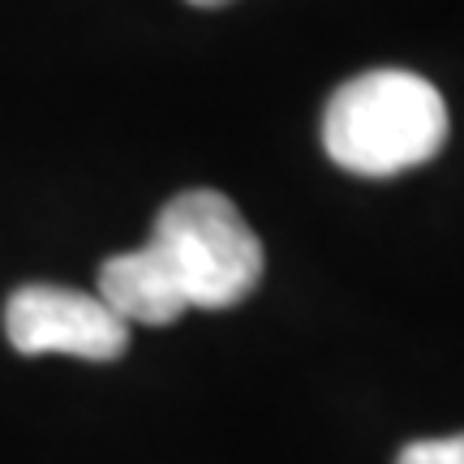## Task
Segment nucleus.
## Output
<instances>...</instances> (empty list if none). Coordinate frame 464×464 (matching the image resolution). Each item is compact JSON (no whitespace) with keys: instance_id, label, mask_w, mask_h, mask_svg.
Segmentation results:
<instances>
[{"instance_id":"obj_4","label":"nucleus","mask_w":464,"mask_h":464,"mask_svg":"<svg viewBox=\"0 0 464 464\" xmlns=\"http://www.w3.org/2000/svg\"><path fill=\"white\" fill-rule=\"evenodd\" d=\"M95 297L121 323H147V327H168L189 310L177 276L168 271V263L150 241L142 249H130V254H112L100 266V293Z\"/></svg>"},{"instance_id":"obj_5","label":"nucleus","mask_w":464,"mask_h":464,"mask_svg":"<svg viewBox=\"0 0 464 464\" xmlns=\"http://www.w3.org/2000/svg\"><path fill=\"white\" fill-rule=\"evenodd\" d=\"M396 464H464V434L448 439H417L409 448H400Z\"/></svg>"},{"instance_id":"obj_2","label":"nucleus","mask_w":464,"mask_h":464,"mask_svg":"<svg viewBox=\"0 0 464 464\" xmlns=\"http://www.w3.org/2000/svg\"><path fill=\"white\" fill-rule=\"evenodd\" d=\"M150 246L177 276L189 310H228L263 280V241L219 189H185L155 216Z\"/></svg>"},{"instance_id":"obj_3","label":"nucleus","mask_w":464,"mask_h":464,"mask_svg":"<svg viewBox=\"0 0 464 464\" xmlns=\"http://www.w3.org/2000/svg\"><path fill=\"white\" fill-rule=\"evenodd\" d=\"M5 335L22 357H82L116 362L130 348V323L103 305L95 293L61 288V284H22L5 301Z\"/></svg>"},{"instance_id":"obj_6","label":"nucleus","mask_w":464,"mask_h":464,"mask_svg":"<svg viewBox=\"0 0 464 464\" xmlns=\"http://www.w3.org/2000/svg\"><path fill=\"white\" fill-rule=\"evenodd\" d=\"M194 9H224V5H232V0H189Z\"/></svg>"},{"instance_id":"obj_1","label":"nucleus","mask_w":464,"mask_h":464,"mask_svg":"<svg viewBox=\"0 0 464 464\" xmlns=\"http://www.w3.org/2000/svg\"><path fill=\"white\" fill-rule=\"evenodd\" d=\"M448 142V103L439 86L409 69H370L348 78L323 112L332 164L357 177H400L430 164Z\"/></svg>"}]
</instances>
